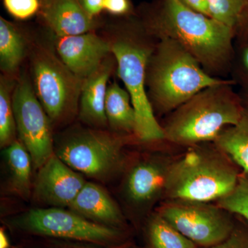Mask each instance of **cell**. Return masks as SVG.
<instances>
[{"label": "cell", "instance_id": "cell-13", "mask_svg": "<svg viewBox=\"0 0 248 248\" xmlns=\"http://www.w3.org/2000/svg\"><path fill=\"white\" fill-rule=\"evenodd\" d=\"M56 38L57 55L76 76L83 80L97 71L112 54L108 40L94 32Z\"/></svg>", "mask_w": 248, "mask_h": 248}, {"label": "cell", "instance_id": "cell-18", "mask_svg": "<svg viewBox=\"0 0 248 248\" xmlns=\"http://www.w3.org/2000/svg\"><path fill=\"white\" fill-rule=\"evenodd\" d=\"M105 112L111 131L136 139V117L131 97L127 90L122 89L117 83L108 85Z\"/></svg>", "mask_w": 248, "mask_h": 248}, {"label": "cell", "instance_id": "cell-4", "mask_svg": "<svg viewBox=\"0 0 248 248\" xmlns=\"http://www.w3.org/2000/svg\"><path fill=\"white\" fill-rule=\"evenodd\" d=\"M241 172L214 142L187 147L170 165L164 200L215 203L234 190Z\"/></svg>", "mask_w": 248, "mask_h": 248}, {"label": "cell", "instance_id": "cell-19", "mask_svg": "<svg viewBox=\"0 0 248 248\" xmlns=\"http://www.w3.org/2000/svg\"><path fill=\"white\" fill-rule=\"evenodd\" d=\"M140 234L143 248H198L155 210L143 223Z\"/></svg>", "mask_w": 248, "mask_h": 248}, {"label": "cell", "instance_id": "cell-2", "mask_svg": "<svg viewBox=\"0 0 248 248\" xmlns=\"http://www.w3.org/2000/svg\"><path fill=\"white\" fill-rule=\"evenodd\" d=\"M158 40L137 14L122 17L112 25L108 38L117 74L131 97L136 117L135 138L140 144L164 142L162 125L152 108L146 86L147 66Z\"/></svg>", "mask_w": 248, "mask_h": 248}, {"label": "cell", "instance_id": "cell-14", "mask_svg": "<svg viewBox=\"0 0 248 248\" xmlns=\"http://www.w3.org/2000/svg\"><path fill=\"white\" fill-rule=\"evenodd\" d=\"M98 224L134 231L120 204L99 184L87 182L68 208Z\"/></svg>", "mask_w": 248, "mask_h": 248}, {"label": "cell", "instance_id": "cell-31", "mask_svg": "<svg viewBox=\"0 0 248 248\" xmlns=\"http://www.w3.org/2000/svg\"><path fill=\"white\" fill-rule=\"evenodd\" d=\"M179 1L197 12L210 16L207 0H179Z\"/></svg>", "mask_w": 248, "mask_h": 248}, {"label": "cell", "instance_id": "cell-34", "mask_svg": "<svg viewBox=\"0 0 248 248\" xmlns=\"http://www.w3.org/2000/svg\"><path fill=\"white\" fill-rule=\"evenodd\" d=\"M239 93L245 105L248 106V86L241 87V91Z\"/></svg>", "mask_w": 248, "mask_h": 248}, {"label": "cell", "instance_id": "cell-28", "mask_svg": "<svg viewBox=\"0 0 248 248\" xmlns=\"http://www.w3.org/2000/svg\"><path fill=\"white\" fill-rule=\"evenodd\" d=\"M236 217V226L229 237L215 246L198 248H248V224Z\"/></svg>", "mask_w": 248, "mask_h": 248}, {"label": "cell", "instance_id": "cell-26", "mask_svg": "<svg viewBox=\"0 0 248 248\" xmlns=\"http://www.w3.org/2000/svg\"><path fill=\"white\" fill-rule=\"evenodd\" d=\"M12 248H107L98 245L49 237H27L17 239Z\"/></svg>", "mask_w": 248, "mask_h": 248}, {"label": "cell", "instance_id": "cell-25", "mask_svg": "<svg viewBox=\"0 0 248 248\" xmlns=\"http://www.w3.org/2000/svg\"><path fill=\"white\" fill-rule=\"evenodd\" d=\"M231 79L241 87L248 86V37H236L232 65Z\"/></svg>", "mask_w": 248, "mask_h": 248}, {"label": "cell", "instance_id": "cell-9", "mask_svg": "<svg viewBox=\"0 0 248 248\" xmlns=\"http://www.w3.org/2000/svg\"><path fill=\"white\" fill-rule=\"evenodd\" d=\"M31 62L34 91L52 125L69 124L78 116L84 80L45 46L35 47Z\"/></svg>", "mask_w": 248, "mask_h": 248}, {"label": "cell", "instance_id": "cell-1", "mask_svg": "<svg viewBox=\"0 0 248 248\" xmlns=\"http://www.w3.org/2000/svg\"><path fill=\"white\" fill-rule=\"evenodd\" d=\"M156 39L175 41L212 76L231 75L236 32L214 18L200 14L179 0H156L140 15Z\"/></svg>", "mask_w": 248, "mask_h": 248}, {"label": "cell", "instance_id": "cell-30", "mask_svg": "<svg viewBox=\"0 0 248 248\" xmlns=\"http://www.w3.org/2000/svg\"><path fill=\"white\" fill-rule=\"evenodd\" d=\"M84 11L93 17L97 18L104 11V0H78Z\"/></svg>", "mask_w": 248, "mask_h": 248}, {"label": "cell", "instance_id": "cell-15", "mask_svg": "<svg viewBox=\"0 0 248 248\" xmlns=\"http://www.w3.org/2000/svg\"><path fill=\"white\" fill-rule=\"evenodd\" d=\"M117 66L112 53L97 71L84 80L79 103V120L90 128L107 129L105 112L108 82Z\"/></svg>", "mask_w": 248, "mask_h": 248}, {"label": "cell", "instance_id": "cell-6", "mask_svg": "<svg viewBox=\"0 0 248 248\" xmlns=\"http://www.w3.org/2000/svg\"><path fill=\"white\" fill-rule=\"evenodd\" d=\"M15 239L49 237L82 241L107 248H143L135 232L98 224L68 208H35L1 219Z\"/></svg>", "mask_w": 248, "mask_h": 248}, {"label": "cell", "instance_id": "cell-33", "mask_svg": "<svg viewBox=\"0 0 248 248\" xmlns=\"http://www.w3.org/2000/svg\"><path fill=\"white\" fill-rule=\"evenodd\" d=\"M6 228L4 226L0 228V248H12L13 245L9 237Z\"/></svg>", "mask_w": 248, "mask_h": 248}, {"label": "cell", "instance_id": "cell-24", "mask_svg": "<svg viewBox=\"0 0 248 248\" xmlns=\"http://www.w3.org/2000/svg\"><path fill=\"white\" fill-rule=\"evenodd\" d=\"M248 0H207L209 15L236 32Z\"/></svg>", "mask_w": 248, "mask_h": 248}, {"label": "cell", "instance_id": "cell-3", "mask_svg": "<svg viewBox=\"0 0 248 248\" xmlns=\"http://www.w3.org/2000/svg\"><path fill=\"white\" fill-rule=\"evenodd\" d=\"M234 81L205 88L169 114L162 125L164 142L187 148L215 142L219 134L238 123L244 103L234 91Z\"/></svg>", "mask_w": 248, "mask_h": 248}, {"label": "cell", "instance_id": "cell-20", "mask_svg": "<svg viewBox=\"0 0 248 248\" xmlns=\"http://www.w3.org/2000/svg\"><path fill=\"white\" fill-rule=\"evenodd\" d=\"M27 54L24 35L12 22L0 17V68L4 76L13 77Z\"/></svg>", "mask_w": 248, "mask_h": 248}, {"label": "cell", "instance_id": "cell-22", "mask_svg": "<svg viewBox=\"0 0 248 248\" xmlns=\"http://www.w3.org/2000/svg\"><path fill=\"white\" fill-rule=\"evenodd\" d=\"M16 81L11 77L1 76L0 80V147L1 149L14 143L17 135L13 107V93Z\"/></svg>", "mask_w": 248, "mask_h": 248}, {"label": "cell", "instance_id": "cell-32", "mask_svg": "<svg viewBox=\"0 0 248 248\" xmlns=\"http://www.w3.org/2000/svg\"><path fill=\"white\" fill-rule=\"evenodd\" d=\"M236 37H248V2L236 28Z\"/></svg>", "mask_w": 248, "mask_h": 248}, {"label": "cell", "instance_id": "cell-7", "mask_svg": "<svg viewBox=\"0 0 248 248\" xmlns=\"http://www.w3.org/2000/svg\"><path fill=\"white\" fill-rule=\"evenodd\" d=\"M140 144L136 139L107 129L77 128L55 141V154L84 176L102 183L121 177L130 153L126 148Z\"/></svg>", "mask_w": 248, "mask_h": 248}, {"label": "cell", "instance_id": "cell-17", "mask_svg": "<svg viewBox=\"0 0 248 248\" xmlns=\"http://www.w3.org/2000/svg\"><path fill=\"white\" fill-rule=\"evenodd\" d=\"M3 181L1 192L26 201L31 200L33 181L32 159L27 148L19 140H16L3 149Z\"/></svg>", "mask_w": 248, "mask_h": 248}, {"label": "cell", "instance_id": "cell-16", "mask_svg": "<svg viewBox=\"0 0 248 248\" xmlns=\"http://www.w3.org/2000/svg\"><path fill=\"white\" fill-rule=\"evenodd\" d=\"M38 14L56 37L94 32L99 26L97 18L88 14L78 0H41Z\"/></svg>", "mask_w": 248, "mask_h": 248}, {"label": "cell", "instance_id": "cell-21", "mask_svg": "<svg viewBox=\"0 0 248 248\" xmlns=\"http://www.w3.org/2000/svg\"><path fill=\"white\" fill-rule=\"evenodd\" d=\"M214 143L233 160L241 172L248 173V105H245L238 123L225 128Z\"/></svg>", "mask_w": 248, "mask_h": 248}, {"label": "cell", "instance_id": "cell-11", "mask_svg": "<svg viewBox=\"0 0 248 248\" xmlns=\"http://www.w3.org/2000/svg\"><path fill=\"white\" fill-rule=\"evenodd\" d=\"M13 107L19 140L32 159L37 171L55 153L52 124L25 75L16 82L13 93Z\"/></svg>", "mask_w": 248, "mask_h": 248}, {"label": "cell", "instance_id": "cell-10", "mask_svg": "<svg viewBox=\"0 0 248 248\" xmlns=\"http://www.w3.org/2000/svg\"><path fill=\"white\" fill-rule=\"evenodd\" d=\"M155 211L198 248L225 241L237 221V217L214 202L165 200Z\"/></svg>", "mask_w": 248, "mask_h": 248}, {"label": "cell", "instance_id": "cell-12", "mask_svg": "<svg viewBox=\"0 0 248 248\" xmlns=\"http://www.w3.org/2000/svg\"><path fill=\"white\" fill-rule=\"evenodd\" d=\"M86 182L54 153L37 170L31 200L37 208H68Z\"/></svg>", "mask_w": 248, "mask_h": 248}, {"label": "cell", "instance_id": "cell-8", "mask_svg": "<svg viewBox=\"0 0 248 248\" xmlns=\"http://www.w3.org/2000/svg\"><path fill=\"white\" fill-rule=\"evenodd\" d=\"M174 155L163 150L130 153L121 176L122 210L135 233L164 200L166 177Z\"/></svg>", "mask_w": 248, "mask_h": 248}, {"label": "cell", "instance_id": "cell-27", "mask_svg": "<svg viewBox=\"0 0 248 248\" xmlns=\"http://www.w3.org/2000/svg\"><path fill=\"white\" fill-rule=\"evenodd\" d=\"M5 9L19 20L33 17L40 11L41 0H3Z\"/></svg>", "mask_w": 248, "mask_h": 248}, {"label": "cell", "instance_id": "cell-5", "mask_svg": "<svg viewBox=\"0 0 248 248\" xmlns=\"http://www.w3.org/2000/svg\"><path fill=\"white\" fill-rule=\"evenodd\" d=\"M229 79L212 76L177 42L160 39L147 66V94L155 115H168L202 90Z\"/></svg>", "mask_w": 248, "mask_h": 248}, {"label": "cell", "instance_id": "cell-29", "mask_svg": "<svg viewBox=\"0 0 248 248\" xmlns=\"http://www.w3.org/2000/svg\"><path fill=\"white\" fill-rule=\"evenodd\" d=\"M104 11L120 17H128L135 14L130 0H104Z\"/></svg>", "mask_w": 248, "mask_h": 248}, {"label": "cell", "instance_id": "cell-23", "mask_svg": "<svg viewBox=\"0 0 248 248\" xmlns=\"http://www.w3.org/2000/svg\"><path fill=\"white\" fill-rule=\"evenodd\" d=\"M215 203L248 224V173L241 172L234 190Z\"/></svg>", "mask_w": 248, "mask_h": 248}]
</instances>
